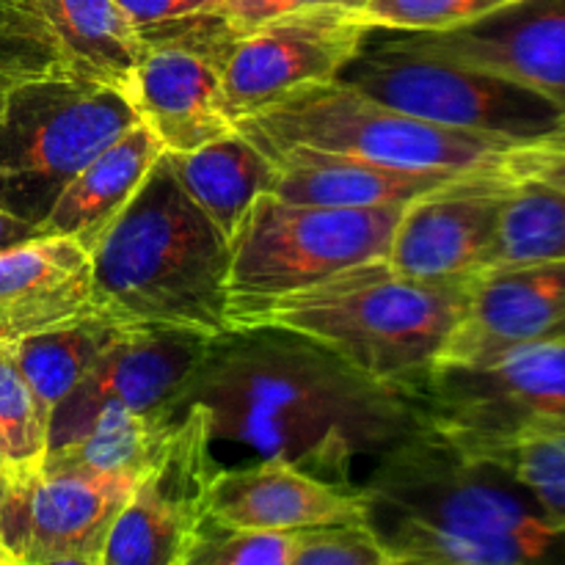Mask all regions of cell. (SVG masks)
I'll use <instances>...</instances> for the list:
<instances>
[{
	"mask_svg": "<svg viewBox=\"0 0 565 565\" xmlns=\"http://www.w3.org/2000/svg\"><path fill=\"white\" fill-rule=\"evenodd\" d=\"M125 326L105 318H88L64 329L33 334L17 342V362L36 397L39 408L47 417L61 401L83 381L99 356L125 334Z\"/></svg>",
	"mask_w": 565,
	"mask_h": 565,
	"instance_id": "d4e9b609",
	"label": "cell"
},
{
	"mask_svg": "<svg viewBox=\"0 0 565 565\" xmlns=\"http://www.w3.org/2000/svg\"><path fill=\"white\" fill-rule=\"evenodd\" d=\"M337 81L417 119L511 141L565 143V110L491 72L406 47L384 28L340 70Z\"/></svg>",
	"mask_w": 565,
	"mask_h": 565,
	"instance_id": "ba28073f",
	"label": "cell"
},
{
	"mask_svg": "<svg viewBox=\"0 0 565 565\" xmlns=\"http://www.w3.org/2000/svg\"><path fill=\"white\" fill-rule=\"evenodd\" d=\"M296 535L226 527L204 516L174 565H287Z\"/></svg>",
	"mask_w": 565,
	"mask_h": 565,
	"instance_id": "f1b7e54d",
	"label": "cell"
},
{
	"mask_svg": "<svg viewBox=\"0 0 565 565\" xmlns=\"http://www.w3.org/2000/svg\"><path fill=\"white\" fill-rule=\"evenodd\" d=\"M403 210L312 207L263 193L230 241L232 329L254 326L281 298L386 259Z\"/></svg>",
	"mask_w": 565,
	"mask_h": 565,
	"instance_id": "5b68a950",
	"label": "cell"
},
{
	"mask_svg": "<svg viewBox=\"0 0 565 565\" xmlns=\"http://www.w3.org/2000/svg\"><path fill=\"white\" fill-rule=\"evenodd\" d=\"M401 44L491 72L565 110V0H513L450 31H390Z\"/></svg>",
	"mask_w": 565,
	"mask_h": 565,
	"instance_id": "2e32d148",
	"label": "cell"
},
{
	"mask_svg": "<svg viewBox=\"0 0 565 565\" xmlns=\"http://www.w3.org/2000/svg\"><path fill=\"white\" fill-rule=\"evenodd\" d=\"M254 143V141H252ZM274 163L268 193L312 207H390L417 202L425 193L469 171H425L375 163L359 154L326 152L312 147L254 143Z\"/></svg>",
	"mask_w": 565,
	"mask_h": 565,
	"instance_id": "ffe728a7",
	"label": "cell"
},
{
	"mask_svg": "<svg viewBox=\"0 0 565 565\" xmlns=\"http://www.w3.org/2000/svg\"><path fill=\"white\" fill-rule=\"evenodd\" d=\"M138 31L207 11L213 0H116Z\"/></svg>",
	"mask_w": 565,
	"mask_h": 565,
	"instance_id": "836d02e7",
	"label": "cell"
},
{
	"mask_svg": "<svg viewBox=\"0 0 565 565\" xmlns=\"http://www.w3.org/2000/svg\"><path fill=\"white\" fill-rule=\"evenodd\" d=\"M103 561V555H64V557H53V561H42L33 565H97Z\"/></svg>",
	"mask_w": 565,
	"mask_h": 565,
	"instance_id": "d590c367",
	"label": "cell"
},
{
	"mask_svg": "<svg viewBox=\"0 0 565 565\" xmlns=\"http://www.w3.org/2000/svg\"><path fill=\"white\" fill-rule=\"evenodd\" d=\"M386 565H428V563H412V561H392L390 557V563Z\"/></svg>",
	"mask_w": 565,
	"mask_h": 565,
	"instance_id": "74e56055",
	"label": "cell"
},
{
	"mask_svg": "<svg viewBox=\"0 0 565 565\" xmlns=\"http://www.w3.org/2000/svg\"><path fill=\"white\" fill-rule=\"evenodd\" d=\"M174 419L105 539V565H174L207 516L210 483L218 469L207 417L199 406H185Z\"/></svg>",
	"mask_w": 565,
	"mask_h": 565,
	"instance_id": "7c38bea8",
	"label": "cell"
},
{
	"mask_svg": "<svg viewBox=\"0 0 565 565\" xmlns=\"http://www.w3.org/2000/svg\"><path fill=\"white\" fill-rule=\"evenodd\" d=\"M163 154V143L143 121L132 125L108 149L83 166L81 174L66 185L55 207L39 226L42 237H66L92 254L108 235L152 166Z\"/></svg>",
	"mask_w": 565,
	"mask_h": 565,
	"instance_id": "44dd1931",
	"label": "cell"
},
{
	"mask_svg": "<svg viewBox=\"0 0 565 565\" xmlns=\"http://www.w3.org/2000/svg\"><path fill=\"white\" fill-rule=\"evenodd\" d=\"M119 88L47 77L0 92V213L42 226L72 180L132 125Z\"/></svg>",
	"mask_w": 565,
	"mask_h": 565,
	"instance_id": "8992f818",
	"label": "cell"
},
{
	"mask_svg": "<svg viewBox=\"0 0 565 565\" xmlns=\"http://www.w3.org/2000/svg\"><path fill=\"white\" fill-rule=\"evenodd\" d=\"M199 406L210 441L279 458L342 489L353 467L425 428L417 397L373 381L329 348L276 326L215 337L174 406Z\"/></svg>",
	"mask_w": 565,
	"mask_h": 565,
	"instance_id": "6da1fadb",
	"label": "cell"
},
{
	"mask_svg": "<svg viewBox=\"0 0 565 565\" xmlns=\"http://www.w3.org/2000/svg\"><path fill=\"white\" fill-rule=\"evenodd\" d=\"M511 174L469 171L406 204L386 263L423 281H469L491 268Z\"/></svg>",
	"mask_w": 565,
	"mask_h": 565,
	"instance_id": "9a60e30c",
	"label": "cell"
},
{
	"mask_svg": "<svg viewBox=\"0 0 565 565\" xmlns=\"http://www.w3.org/2000/svg\"><path fill=\"white\" fill-rule=\"evenodd\" d=\"M456 447L505 469L550 516L565 522V430H530L511 439Z\"/></svg>",
	"mask_w": 565,
	"mask_h": 565,
	"instance_id": "83f0119b",
	"label": "cell"
},
{
	"mask_svg": "<svg viewBox=\"0 0 565 565\" xmlns=\"http://www.w3.org/2000/svg\"><path fill=\"white\" fill-rule=\"evenodd\" d=\"M373 28L364 11L309 9L235 33L218 66L232 125L298 88L337 81Z\"/></svg>",
	"mask_w": 565,
	"mask_h": 565,
	"instance_id": "8fae6325",
	"label": "cell"
},
{
	"mask_svg": "<svg viewBox=\"0 0 565 565\" xmlns=\"http://www.w3.org/2000/svg\"><path fill=\"white\" fill-rule=\"evenodd\" d=\"M367 0H213L207 11L226 22V25L241 31L263 25V22L276 20V17L296 14V11L309 9H351L364 11Z\"/></svg>",
	"mask_w": 565,
	"mask_h": 565,
	"instance_id": "1f68e13d",
	"label": "cell"
},
{
	"mask_svg": "<svg viewBox=\"0 0 565 565\" xmlns=\"http://www.w3.org/2000/svg\"><path fill=\"white\" fill-rule=\"evenodd\" d=\"M0 92H3V86H0Z\"/></svg>",
	"mask_w": 565,
	"mask_h": 565,
	"instance_id": "60d3db41",
	"label": "cell"
},
{
	"mask_svg": "<svg viewBox=\"0 0 565 565\" xmlns=\"http://www.w3.org/2000/svg\"><path fill=\"white\" fill-rule=\"evenodd\" d=\"M0 565H20V563L14 561V557H11V552L6 550L3 544H0Z\"/></svg>",
	"mask_w": 565,
	"mask_h": 565,
	"instance_id": "8d00e7d4",
	"label": "cell"
},
{
	"mask_svg": "<svg viewBox=\"0 0 565 565\" xmlns=\"http://www.w3.org/2000/svg\"><path fill=\"white\" fill-rule=\"evenodd\" d=\"M47 428V417L17 362V345L0 342V478L11 483L42 469Z\"/></svg>",
	"mask_w": 565,
	"mask_h": 565,
	"instance_id": "4316f807",
	"label": "cell"
},
{
	"mask_svg": "<svg viewBox=\"0 0 565 565\" xmlns=\"http://www.w3.org/2000/svg\"><path fill=\"white\" fill-rule=\"evenodd\" d=\"M138 478L39 469L11 480L0 502V544L20 565L64 555H103Z\"/></svg>",
	"mask_w": 565,
	"mask_h": 565,
	"instance_id": "5bb4252c",
	"label": "cell"
},
{
	"mask_svg": "<svg viewBox=\"0 0 565 565\" xmlns=\"http://www.w3.org/2000/svg\"><path fill=\"white\" fill-rule=\"evenodd\" d=\"M390 552L370 524L303 530L287 565H386Z\"/></svg>",
	"mask_w": 565,
	"mask_h": 565,
	"instance_id": "4dcf8cb0",
	"label": "cell"
},
{
	"mask_svg": "<svg viewBox=\"0 0 565 565\" xmlns=\"http://www.w3.org/2000/svg\"><path fill=\"white\" fill-rule=\"evenodd\" d=\"M248 141L359 154L375 163L425 171H497L516 143L417 119L340 81L287 94L235 121Z\"/></svg>",
	"mask_w": 565,
	"mask_h": 565,
	"instance_id": "52a82bcc",
	"label": "cell"
},
{
	"mask_svg": "<svg viewBox=\"0 0 565 565\" xmlns=\"http://www.w3.org/2000/svg\"><path fill=\"white\" fill-rule=\"evenodd\" d=\"M213 340L191 329H127L50 414L47 450L75 441L94 414L110 403L174 419L177 401Z\"/></svg>",
	"mask_w": 565,
	"mask_h": 565,
	"instance_id": "4fadbf2b",
	"label": "cell"
},
{
	"mask_svg": "<svg viewBox=\"0 0 565 565\" xmlns=\"http://www.w3.org/2000/svg\"><path fill=\"white\" fill-rule=\"evenodd\" d=\"M419 408L425 425L456 445L565 430V340L483 367L441 364L419 392Z\"/></svg>",
	"mask_w": 565,
	"mask_h": 565,
	"instance_id": "9c48e42d",
	"label": "cell"
},
{
	"mask_svg": "<svg viewBox=\"0 0 565 565\" xmlns=\"http://www.w3.org/2000/svg\"><path fill=\"white\" fill-rule=\"evenodd\" d=\"M555 259H565V193L533 177L511 174L491 268Z\"/></svg>",
	"mask_w": 565,
	"mask_h": 565,
	"instance_id": "484cf974",
	"label": "cell"
},
{
	"mask_svg": "<svg viewBox=\"0 0 565 565\" xmlns=\"http://www.w3.org/2000/svg\"><path fill=\"white\" fill-rule=\"evenodd\" d=\"M359 491L392 561L565 565V522L505 469L428 425L384 452Z\"/></svg>",
	"mask_w": 565,
	"mask_h": 565,
	"instance_id": "7a4b0ae2",
	"label": "cell"
},
{
	"mask_svg": "<svg viewBox=\"0 0 565 565\" xmlns=\"http://www.w3.org/2000/svg\"><path fill=\"white\" fill-rule=\"evenodd\" d=\"M565 340V259L489 268L469 281L467 315L441 364L483 367L524 348Z\"/></svg>",
	"mask_w": 565,
	"mask_h": 565,
	"instance_id": "e0dca14e",
	"label": "cell"
},
{
	"mask_svg": "<svg viewBox=\"0 0 565 565\" xmlns=\"http://www.w3.org/2000/svg\"><path fill=\"white\" fill-rule=\"evenodd\" d=\"M502 169L513 177H533L565 193V143H533L516 147Z\"/></svg>",
	"mask_w": 565,
	"mask_h": 565,
	"instance_id": "d6a6232c",
	"label": "cell"
},
{
	"mask_svg": "<svg viewBox=\"0 0 565 565\" xmlns=\"http://www.w3.org/2000/svg\"><path fill=\"white\" fill-rule=\"evenodd\" d=\"M6 486H9V480L0 478V502H3V497H6Z\"/></svg>",
	"mask_w": 565,
	"mask_h": 565,
	"instance_id": "f35d334b",
	"label": "cell"
},
{
	"mask_svg": "<svg viewBox=\"0 0 565 565\" xmlns=\"http://www.w3.org/2000/svg\"><path fill=\"white\" fill-rule=\"evenodd\" d=\"M213 522L259 533L367 524V505L359 489L331 486L279 458L215 469L207 494Z\"/></svg>",
	"mask_w": 565,
	"mask_h": 565,
	"instance_id": "ac0fdd59",
	"label": "cell"
},
{
	"mask_svg": "<svg viewBox=\"0 0 565 565\" xmlns=\"http://www.w3.org/2000/svg\"><path fill=\"white\" fill-rule=\"evenodd\" d=\"M469 281L412 279L375 259L281 298L254 326L296 331L419 401L467 315Z\"/></svg>",
	"mask_w": 565,
	"mask_h": 565,
	"instance_id": "277c9868",
	"label": "cell"
},
{
	"mask_svg": "<svg viewBox=\"0 0 565 565\" xmlns=\"http://www.w3.org/2000/svg\"><path fill=\"white\" fill-rule=\"evenodd\" d=\"M174 419L149 417L127 406L99 408L92 423L70 445L47 450L42 469H75L92 475L141 478L163 447Z\"/></svg>",
	"mask_w": 565,
	"mask_h": 565,
	"instance_id": "cb8c5ba5",
	"label": "cell"
},
{
	"mask_svg": "<svg viewBox=\"0 0 565 565\" xmlns=\"http://www.w3.org/2000/svg\"><path fill=\"white\" fill-rule=\"evenodd\" d=\"M513 0H367L364 17L384 31H450Z\"/></svg>",
	"mask_w": 565,
	"mask_h": 565,
	"instance_id": "f546056e",
	"label": "cell"
},
{
	"mask_svg": "<svg viewBox=\"0 0 565 565\" xmlns=\"http://www.w3.org/2000/svg\"><path fill=\"white\" fill-rule=\"evenodd\" d=\"M97 565H105V563H103V561H99V563H97Z\"/></svg>",
	"mask_w": 565,
	"mask_h": 565,
	"instance_id": "ab89813d",
	"label": "cell"
},
{
	"mask_svg": "<svg viewBox=\"0 0 565 565\" xmlns=\"http://www.w3.org/2000/svg\"><path fill=\"white\" fill-rule=\"evenodd\" d=\"M138 33L143 53L127 97L163 152H193L226 136L235 125L226 114L218 66L235 28L213 11H199Z\"/></svg>",
	"mask_w": 565,
	"mask_h": 565,
	"instance_id": "30bf717a",
	"label": "cell"
},
{
	"mask_svg": "<svg viewBox=\"0 0 565 565\" xmlns=\"http://www.w3.org/2000/svg\"><path fill=\"white\" fill-rule=\"evenodd\" d=\"M166 160L182 191L224 232L226 241H232L252 204L268 193L274 177L268 154L235 127L193 152H166Z\"/></svg>",
	"mask_w": 565,
	"mask_h": 565,
	"instance_id": "7402d4cb",
	"label": "cell"
},
{
	"mask_svg": "<svg viewBox=\"0 0 565 565\" xmlns=\"http://www.w3.org/2000/svg\"><path fill=\"white\" fill-rule=\"evenodd\" d=\"M36 6L72 75L127 94L143 42L116 0H36Z\"/></svg>",
	"mask_w": 565,
	"mask_h": 565,
	"instance_id": "603a6c76",
	"label": "cell"
},
{
	"mask_svg": "<svg viewBox=\"0 0 565 565\" xmlns=\"http://www.w3.org/2000/svg\"><path fill=\"white\" fill-rule=\"evenodd\" d=\"M97 318L92 257L66 237H33L0 252V342Z\"/></svg>",
	"mask_w": 565,
	"mask_h": 565,
	"instance_id": "d6986e66",
	"label": "cell"
},
{
	"mask_svg": "<svg viewBox=\"0 0 565 565\" xmlns=\"http://www.w3.org/2000/svg\"><path fill=\"white\" fill-rule=\"evenodd\" d=\"M88 257L99 318L125 329L232 331L230 241L182 191L166 152Z\"/></svg>",
	"mask_w": 565,
	"mask_h": 565,
	"instance_id": "3957f363",
	"label": "cell"
},
{
	"mask_svg": "<svg viewBox=\"0 0 565 565\" xmlns=\"http://www.w3.org/2000/svg\"><path fill=\"white\" fill-rule=\"evenodd\" d=\"M33 237H39L36 226L25 224V221H17L14 215L0 213V252L33 241Z\"/></svg>",
	"mask_w": 565,
	"mask_h": 565,
	"instance_id": "e575fe53",
	"label": "cell"
}]
</instances>
